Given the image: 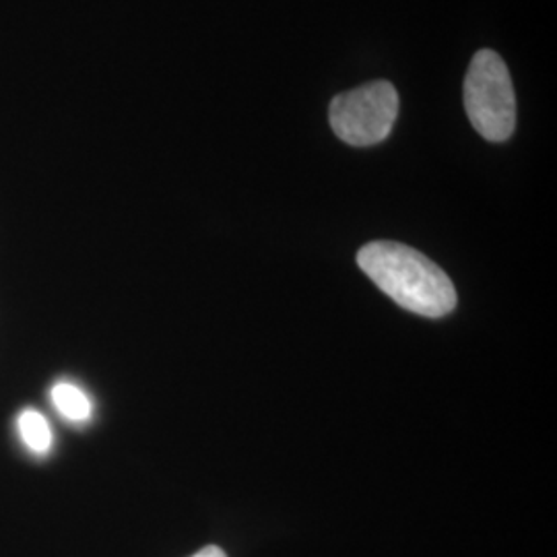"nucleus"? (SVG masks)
Wrapping results in <instances>:
<instances>
[{
    "mask_svg": "<svg viewBox=\"0 0 557 557\" xmlns=\"http://www.w3.org/2000/svg\"><path fill=\"white\" fill-rule=\"evenodd\" d=\"M359 269L400 308L442 319L457 308V289L436 262L398 242H370L358 252Z\"/></svg>",
    "mask_w": 557,
    "mask_h": 557,
    "instance_id": "nucleus-1",
    "label": "nucleus"
},
{
    "mask_svg": "<svg viewBox=\"0 0 557 557\" xmlns=\"http://www.w3.org/2000/svg\"><path fill=\"white\" fill-rule=\"evenodd\" d=\"M52 403L59 409L60 416L69 421H87L91 418V403L75 384L59 382L52 388Z\"/></svg>",
    "mask_w": 557,
    "mask_h": 557,
    "instance_id": "nucleus-4",
    "label": "nucleus"
},
{
    "mask_svg": "<svg viewBox=\"0 0 557 557\" xmlns=\"http://www.w3.org/2000/svg\"><path fill=\"white\" fill-rule=\"evenodd\" d=\"M465 110L485 140H508L517 126V96L506 62L494 50H479L465 77Z\"/></svg>",
    "mask_w": 557,
    "mask_h": 557,
    "instance_id": "nucleus-2",
    "label": "nucleus"
},
{
    "mask_svg": "<svg viewBox=\"0 0 557 557\" xmlns=\"http://www.w3.org/2000/svg\"><path fill=\"white\" fill-rule=\"evenodd\" d=\"M17 425H20L21 438L27 444L29 450H34L36 455H46L50 450L52 428L41 413L34 409H25V411H21Z\"/></svg>",
    "mask_w": 557,
    "mask_h": 557,
    "instance_id": "nucleus-5",
    "label": "nucleus"
},
{
    "mask_svg": "<svg viewBox=\"0 0 557 557\" xmlns=\"http://www.w3.org/2000/svg\"><path fill=\"white\" fill-rule=\"evenodd\" d=\"M397 116L398 94L388 81L338 94L329 108L331 128L351 147H372L388 139Z\"/></svg>",
    "mask_w": 557,
    "mask_h": 557,
    "instance_id": "nucleus-3",
    "label": "nucleus"
},
{
    "mask_svg": "<svg viewBox=\"0 0 557 557\" xmlns=\"http://www.w3.org/2000/svg\"><path fill=\"white\" fill-rule=\"evenodd\" d=\"M193 557H227L223 552H221L220 547H215V545H209V547H202L200 552H197Z\"/></svg>",
    "mask_w": 557,
    "mask_h": 557,
    "instance_id": "nucleus-6",
    "label": "nucleus"
}]
</instances>
